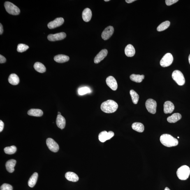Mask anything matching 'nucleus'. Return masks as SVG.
<instances>
[{
    "instance_id": "nucleus-4",
    "label": "nucleus",
    "mask_w": 190,
    "mask_h": 190,
    "mask_svg": "<svg viewBox=\"0 0 190 190\" xmlns=\"http://www.w3.org/2000/svg\"><path fill=\"white\" fill-rule=\"evenodd\" d=\"M4 5L6 11L11 15H17L20 13L19 9L13 3L6 1Z\"/></svg>"
},
{
    "instance_id": "nucleus-43",
    "label": "nucleus",
    "mask_w": 190,
    "mask_h": 190,
    "mask_svg": "<svg viewBox=\"0 0 190 190\" xmlns=\"http://www.w3.org/2000/svg\"><path fill=\"white\" fill-rule=\"evenodd\" d=\"M110 1V0H105L104 1Z\"/></svg>"
},
{
    "instance_id": "nucleus-8",
    "label": "nucleus",
    "mask_w": 190,
    "mask_h": 190,
    "mask_svg": "<svg viewBox=\"0 0 190 190\" xmlns=\"http://www.w3.org/2000/svg\"><path fill=\"white\" fill-rule=\"evenodd\" d=\"M114 133L112 131L108 132L105 131H102L99 135V139L100 142H104L107 140H110L114 136Z\"/></svg>"
},
{
    "instance_id": "nucleus-13",
    "label": "nucleus",
    "mask_w": 190,
    "mask_h": 190,
    "mask_svg": "<svg viewBox=\"0 0 190 190\" xmlns=\"http://www.w3.org/2000/svg\"><path fill=\"white\" fill-rule=\"evenodd\" d=\"M106 83L107 86L111 89L116 91L118 88V84L117 81L113 77L109 76L106 79Z\"/></svg>"
},
{
    "instance_id": "nucleus-12",
    "label": "nucleus",
    "mask_w": 190,
    "mask_h": 190,
    "mask_svg": "<svg viewBox=\"0 0 190 190\" xmlns=\"http://www.w3.org/2000/svg\"><path fill=\"white\" fill-rule=\"evenodd\" d=\"M114 31V28L113 26H110L106 28L101 34L102 38L104 40H106L110 38L113 34Z\"/></svg>"
},
{
    "instance_id": "nucleus-21",
    "label": "nucleus",
    "mask_w": 190,
    "mask_h": 190,
    "mask_svg": "<svg viewBox=\"0 0 190 190\" xmlns=\"http://www.w3.org/2000/svg\"><path fill=\"white\" fill-rule=\"evenodd\" d=\"M54 60L56 62L63 63L69 60V56L65 55L60 54L55 56Z\"/></svg>"
},
{
    "instance_id": "nucleus-25",
    "label": "nucleus",
    "mask_w": 190,
    "mask_h": 190,
    "mask_svg": "<svg viewBox=\"0 0 190 190\" xmlns=\"http://www.w3.org/2000/svg\"><path fill=\"white\" fill-rule=\"evenodd\" d=\"M38 177V174L35 172L33 174L29 179L28 184L30 187L33 188L36 184Z\"/></svg>"
},
{
    "instance_id": "nucleus-29",
    "label": "nucleus",
    "mask_w": 190,
    "mask_h": 190,
    "mask_svg": "<svg viewBox=\"0 0 190 190\" xmlns=\"http://www.w3.org/2000/svg\"><path fill=\"white\" fill-rule=\"evenodd\" d=\"M130 93L132 101L135 104L138 103L139 99V96L137 93L133 90L132 89L130 91Z\"/></svg>"
},
{
    "instance_id": "nucleus-35",
    "label": "nucleus",
    "mask_w": 190,
    "mask_h": 190,
    "mask_svg": "<svg viewBox=\"0 0 190 190\" xmlns=\"http://www.w3.org/2000/svg\"><path fill=\"white\" fill-rule=\"evenodd\" d=\"M179 1L178 0H166L165 1V3L168 6H170L172 4L177 3Z\"/></svg>"
},
{
    "instance_id": "nucleus-6",
    "label": "nucleus",
    "mask_w": 190,
    "mask_h": 190,
    "mask_svg": "<svg viewBox=\"0 0 190 190\" xmlns=\"http://www.w3.org/2000/svg\"><path fill=\"white\" fill-rule=\"evenodd\" d=\"M173 61V57L170 53H167L162 58L160 62V64L163 67L170 66Z\"/></svg>"
},
{
    "instance_id": "nucleus-5",
    "label": "nucleus",
    "mask_w": 190,
    "mask_h": 190,
    "mask_svg": "<svg viewBox=\"0 0 190 190\" xmlns=\"http://www.w3.org/2000/svg\"><path fill=\"white\" fill-rule=\"evenodd\" d=\"M172 77L173 80L179 86L184 85L185 82L184 77L182 72L179 70H175L172 73Z\"/></svg>"
},
{
    "instance_id": "nucleus-33",
    "label": "nucleus",
    "mask_w": 190,
    "mask_h": 190,
    "mask_svg": "<svg viewBox=\"0 0 190 190\" xmlns=\"http://www.w3.org/2000/svg\"><path fill=\"white\" fill-rule=\"evenodd\" d=\"M29 48L28 45L23 44H19L18 45L17 51L18 52H23Z\"/></svg>"
},
{
    "instance_id": "nucleus-39",
    "label": "nucleus",
    "mask_w": 190,
    "mask_h": 190,
    "mask_svg": "<svg viewBox=\"0 0 190 190\" xmlns=\"http://www.w3.org/2000/svg\"><path fill=\"white\" fill-rule=\"evenodd\" d=\"M135 1V0H126L125 1L128 3H131Z\"/></svg>"
},
{
    "instance_id": "nucleus-17",
    "label": "nucleus",
    "mask_w": 190,
    "mask_h": 190,
    "mask_svg": "<svg viewBox=\"0 0 190 190\" xmlns=\"http://www.w3.org/2000/svg\"><path fill=\"white\" fill-rule=\"evenodd\" d=\"M56 123L58 127L63 129L66 126V120L61 115H58L56 120Z\"/></svg>"
},
{
    "instance_id": "nucleus-27",
    "label": "nucleus",
    "mask_w": 190,
    "mask_h": 190,
    "mask_svg": "<svg viewBox=\"0 0 190 190\" xmlns=\"http://www.w3.org/2000/svg\"><path fill=\"white\" fill-rule=\"evenodd\" d=\"M33 67L36 71L40 73H43L46 70L45 66L42 63L39 62L35 63Z\"/></svg>"
},
{
    "instance_id": "nucleus-19",
    "label": "nucleus",
    "mask_w": 190,
    "mask_h": 190,
    "mask_svg": "<svg viewBox=\"0 0 190 190\" xmlns=\"http://www.w3.org/2000/svg\"><path fill=\"white\" fill-rule=\"evenodd\" d=\"M125 53L128 57H133L135 54L134 47L131 45H128L126 46L125 49Z\"/></svg>"
},
{
    "instance_id": "nucleus-15",
    "label": "nucleus",
    "mask_w": 190,
    "mask_h": 190,
    "mask_svg": "<svg viewBox=\"0 0 190 190\" xmlns=\"http://www.w3.org/2000/svg\"><path fill=\"white\" fill-rule=\"evenodd\" d=\"M175 106L170 101H166L164 104V112L165 114L171 113L173 111Z\"/></svg>"
},
{
    "instance_id": "nucleus-18",
    "label": "nucleus",
    "mask_w": 190,
    "mask_h": 190,
    "mask_svg": "<svg viewBox=\"0 0 190 190\" xmlns=\"http://www.w3.org/2000/svg\"><path fill=\"white\" fill-rule=\"evenodd\" d=\"M16 161L15 160L12 159L9 160L6 162L5 166L7 171L10 173H12L14 171L15 167Z\"/></svg>"
},
{
    "instance_id": "nucleus-42",
    "label": "nucleus",
    "mask_w": 190,
    "mask_h": 190,
    "mask_svg": "<svg viewBox=\"0 0 190 190\" xmlns=\"http://www.w3.org/2000/svg\"><path fill=\"white\" fill-rule=\"evenodd\" d=\"M58 115H61V113L59 112H58Z\"/></svg>"
},
{
    "instance_id": "nucleus-32",
    "label": "nucleus",
    "mask_w": 190,
    "mask_h": 190,
    "mask_svg": "<svg viewBox=\"0 0 190 190\" xmlns=\"http://www.w3.org/2000/svg\"><path fill=\"white\" fill-rule=\"evenodd\" d=\"M91 92V91L89 88L86 87L79 88L78 90L79 94V95H81V96L87 94V93H89Z\"/></svg>"
},
{
    "instance_id": "nucleus-31",
    "label": "nucleus",
    "mask_w": 190,
    "mask_h": 190,
    "mask_svg": "<svg viewBox=\"0 0 190 190\" xmlns=\"http://www.w3.org/2000/svg\"><path fill=\"white\" fill-rule=\"evenodd\" d=\"M17 148L15 146L12 145L10 147H5L4 149V152L6 154L9 155L14 154L16 151Z\"/></svg>"
},
{
    "instance_id": "nucleus-7",
    "label": "nucleus",
    "mask_w": 190,
    "mask_h": 190,
    "mask_svg": "<svg viewBox=\"0 0 190 190\" xmlns=\"http://www.w3.org/2000/svg\"><path fill=\"white\" fill-rule=\"evenodd\" d=\"M145 106L148 111L151 113L154 114L156 111L157 103L152 99H147L145 103Z\"/></svg>"
},
{
    "instance_id": "nucleus-23",
    "label": "nucleus",
    "mask_w": 190,
    "mask_h": 190,
    "mask_svg": "<svg viewBox=\"0 0 190 190\" xmlns=\"http://www.w3.org/2000/svg\"><path fill=\"white\" fill-rule=\"evenodd\" d=\"M8 81L10 84L13 85H16L19 83V79L16 74H12L9 77Z\"/></svg>"
},
{
    "instance_id": "nucleus-9",
    "label": "nucleus",
    "mask_w": 190,
    "mask_h": 190,
    "mask_svg": "<svg viewBox=\"0 0 190 190\" xmlns=\"http://www.w3.org/2000/svg\"><path fill=\"white\" fill-rule=\"evenodd\" d=\"M47 145L48 148L53 152H57L59 150L58 144L55 141L51 138H48L46 140Z\"/></svg>"
},
{
    "instance_id": "nucleus-11",
    "label": "nucleus",
    "mask_w": 190,
    "mask_h": 190,
    "mask_svg": "<svg viewBox=\"0 0 190 190\" xmlns=\"http://www.w3.org/2000/svg\"><path fill=\"white\" fill-rule=\"evenodd\" d=\"M64 22V19L63 18H57L53 21L49 22L48 24V27L50 29H54L61 26Z\"/></svg>"
},
{
    "instance_id": "nucleus-14",
    "label": "nucleus",
    "mask_w": 190,
    "mask_h": 190,
    "mask_svg": "<svg viewBox=\"0 0 190 190\" xmlns=\"http://www.w3.org/2000/svg\"><path fill=\"white\" fill-rule=\"evenodd\" d=\"M108 51L107 49H103L95 57L94 62L96 64L99 63L106 57Z\"/></svg>"
},
{
    "instance_id": "nucleus-44",
    "label": "nucleus",
    "mask_w": 190,
    "mask_h": 190,
    "mask_svg": "<svg viewBox=\"0 0 190 190\" xmlns=\"http://www.w3.org/2000/svg\"><path fill=\"white\" fill-rule=\"evenodd\" d=\"M177 138H179V137H178Z\"/></svg>"
},
{
    "instance_id": "nucleus-10",
    "label": "nucleus",
    "mask_w": 190,
    "mask_h": 190,
    "mask_svg": "<svg viewBox=\"0 0 190 190\" xmlns=\"http://www.w3.org/2000/svg\"><path fill=\"white\" fill-rule=\"evenodd\" d=\"M66 36V33L61 32L55 34H51L47 37L48 39L50 41H55L64 39Z\"/></svg>"
},
{
    "instance_id": "nucleus-24",
    "label": "nucleus",
    "mask_w": 190,
    "mask_h": 190,
    "mask_svg": "<svg viewBox=\"0 0 190 190\" xmlns=\"http://www.w3.org/2000/svg\"><path fill=\"white\" fill-rule=\"evenodd\" d=\"M182 118L181 114L179 113H175L167 118V121L170 123H175L181 119Z\"/></svg>"
},
{
    "instance_id": "nucleus-28",
    "label": "nucleus",
    "mask_w": 190,
    "mask_h": 190,
    "mask_svg": "<svg viewBox=\"0 0 190 190\" xmlns=\"http://www.w3.org/2000/svg\"><path fill=\"white\" fill-rule=\"evenodd\" d=\"M130 79L133 82L137 83H140L142 82L144 79V75H136L135 74L130 75Z\"/></svg>"
},
{
    "instance_id": "nucleus-2",
    "label": "nucleus",
    "mask_w": 190,
    "mask_h": 190,
    "mask_svg": "<svg viewBox=\"0 0 190 190\" xmlns=\"http://www.w3.org/2000/svg\"><path fill=\"white\" fill-rule=\"evenodd\" d=\"M160 140L163 145L168 147H175L179 143L177 139L168 134L162 135L160 137Z\"/></svg>"
},
{
    "instance_id": "nucleus-37",
    "label": "nucleus",
    "mask_w": 190,
    "mask_h": 190,
    "mask_svg": "<svg viewBox=\"0 0 190 190\" xmlns=\"http://www.w3.org/2000/svg\"><path fill=\"white\" fill-rule=\"evenodd\" d=\"M4 127V123L1 120L0 121V132H1L3 131Z\"/></svg>"
},
{
    "instance_id": "nucleus-38",
    "label": "nucleus",
    "mask_w": 190,
    "mask_h": 190,
    "mask_svg": "<svg viewBox=\"0 0 190 190\" xmlns=\"http://www.w3.org/2000/svg\"><path fill=\"white\" fill-rule=\"evenodd\" d=\"M0 24V34L1 35L3 32V26L1 23Z\"/></svg>"
},
{
    "instance_id": "nucleus-1",
    "label": "nucleus",
    "mask_w": 190,
    "mask_h": 190,
    "mask_svg": "<svg viewBox=\"0 0 190 190\" xmlns=\"http://www.w3.org/2000/svg\"><path fill=\"white\" fill-rule=\"evenodd\" d=\"M118 107V104L113 100H108L102 103L101 109L106 113H113L116 111Z\"/></svg>"
},
{
    "instance_id": "nucleus-20",
    "label": "nucleus",
    "mask_w": 190,
    "mask_h": 190,
    "mask_svg": "<svg viewBox=\"0 0 190 190\" xmlns=\"http://www.w3.org/2000/svg\"><path fill=\"white\" fill-rule=\"evenodd\" d=\"M65 177L68 180L73 182H76L79 179V178L76 174L72 172H68L65 174Z\"/></svg>"
},
{
    "instance_id": "nucleus-34",
    "label": "nucleus",
    "mask_w": 190,
    "mask_h": 190,
    "mask_svg": "<svg viewBox=\"0 0 190 190\" xmlns=\"http://www.w3.org/2000/svg\"><path fill=\"white\" fill-rule=\"evenodd\" d=\"M1 190H13V187L9 184H4L1 186Z\"/></svg>"
},
{
    "instance_id": "nucleus-30",
    "label": "nucleus",
    "mask_w": 190,
    "mask_h": 190,
    "mask_svg": "<svg viewBox=\"0 0 190 190\" xmlns=\"http://www.w3.org/2000/svg\"><path fill=\"white\" fill-rule=\"evenodd\" d=\"M170 22L169 21H166L162 23L157 28L158 31H162L166 30L169 26Z\"/></svg>"
},
{
    "instance_id": "nucleus-40",
    "label": "nucleus",
    "mask_w": 190,
    "mask_h": 190,
    "mask_svg": "<svg viewBox=\"0 0 190 190\" xmlns=\"http://www.w3.org/2000/svg\"><path fill=\"white\" fill-rule=\"evenodd\" d=\"M164 190H170L168 187H166L165 188Z\"/></svg>"
},
{
    "instance_id": "nucleus-3",
    "label": "nucleus",
    "mask_w": 190,
    "mask_h": 190,
    "mask_svg": "<svg viewBox=\"0 0 190 190\" xmlns=\"http://www.w3.org/2000/svg\"><path fill=\"white\" fill-rule=\"evenodd\" d=\"M177 175L179 179L185 180L189 177L190 169L187 165H184L179 168L177 171Z\"/></svg>"
},
{
    "instance_id": "nucleus-36",
    "label": "nucleus",
    "mask_w": 190,
    "mask_h": 190,
    "mask_svg": "<svg viewBox=\"0 0 190 190\" xmlns=\"http://www.w3.org/2000/svg\"><path fill=\"white\" fill-rule=\"evenodd\" d=\"M6 61V59L3 56L0 55V63H3L5 62Z\"/></svg>"
},
{
    "instance_id": "nucleus-26",
    "label": "nucleus",
    "mask_w": 190,
    "mask_h": 190,
    "mask_svg": "<svg viewBox=\"0 0 190 190\" xmlns=\"http://www.w3.org/2000/svg\"><path fill=\"white\" fill-rule=\"evenodd\" d=\"M132 128L133 130L139 133H142L144 131V125L141 123L135 122L133 123L132 125Z\"/></svg>"
},
{
    "instance_id": "nucleus-41",
    "label": "nucleus",
    "mask_w": 190,
    "mask_h": 190,
    "mask_svg": "<svg viewBox=\"0 0 190 190\" xmlns=\"http://www.w3.org/2000/svg\"><path fill=\"white\" fill-rule=\"evenodd\" d=\"M188 60H189V64L190 65V54L189 55V57H188Z\"/></svg>"
},
{
    "instance_id": "nucleus-22",
    "label": "nucleus",
    "mask_w": 190,
    "mask_h": 190,
    "mask_svg": "<svg viewBox=\"0 0 190 190\" xmlns=\"http://www.w3.org/2000/svg\"><path fill=\"white\" fill-rule=\"evenodd\" d=\"M28 115L35 117H41L43 114L42 111L38 109H31L28 112Z\"/></svg>"
},
{
    "instance_id": "nucleus-16",
    "label": "nucleus",
    "mask_w": 190,
    "mask_h": 190,
    "mask_svg": "<svg viewBox=\"0 0 190 190\" xmlns=\"http://www.w3.org/2000/svg\"><path fill=\"white\" fill-rule=\"evenodd\" d=\"M92 17V12L90 9L87 8L84 10L82 13V17L85 22H89L91 20Z\"/></svg>"
}]
</instances>
